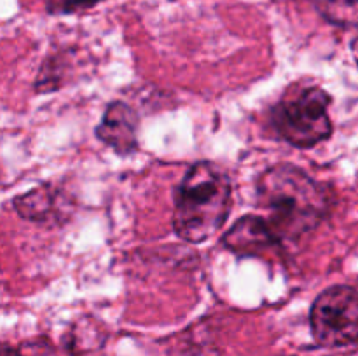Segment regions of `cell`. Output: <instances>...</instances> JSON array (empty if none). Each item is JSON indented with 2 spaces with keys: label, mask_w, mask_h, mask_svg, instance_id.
I'll return each instance as SVG.
<instances>
[{
  "label": "cell",
  "mask_w": 358,
  "mask_h": 356,
  "mask_svg": "<svg viewBox=\"0 0 358 356\" xmlns=\"http://www.w3.org/2000/svg\"><path fill=\"white\" fill-rule=\"evenodd\" d=\"M352 52H353V58H355L357 66H358V37L352 42Z\"/></svg>",
  "instance_id": "11"
},
{
  "label": "cell",
  "mask_w": 358,
  "mask_h": 356,
  "mask_svg": "<svg viewBox=\"0 0 358 356\" xmlns=\"http://www.w3.org/2000/svg\"><path fill=\"white\" fill-rule=\"evenodd\" d=\"M2 356H21V355H20V353L16 351V349L9 348V346H3V349H2Z\"/></svg>",
  "instance_id": "10"
},
{
  "label": "cell",
  "mask_w": 358,
  "mask_h": 356,
  "mask_svg": "<svg viewBox=\"0 0 358 356\" xmlns=\"http://www.w3.org/2000/svg\"><path fill=\"white\" fill-rule=\"evenodd\" d=\"M311 3L329 23L358 28V0H311Z\"/></svg>",
  "instance_id": "7"
},
{
  "label": "cell",
  "mask_w": 358,
  "mask_h": 356,
  "mask_svg": "<svg viewBox=\"0 0 358 356\" xmlns=\"http://www.w3.org/2000/svg\"><path fill=\"white\" fill-rule=\"evenodd\" d=\"M255 192L257 206L268 213L261 216L280 243L299 239L315 230L331 209L324 185L292 164L266 170L259 177Z\"/></svg>",
  "instance_id": "1"
},
{
  "label": "cell",
  "mask_w": 358,
  "mask_h": 356,
  "mask_svg": "<svg viewBox=\"0 0 358 356\" xmlns=\"http://www.w3.org/2000/svg\"><path fill=\"white\" fill-rule=\"evenodd\" d=\"M315 341L329 349L358 346V292L352 286H331L315 299L310 313Z\"/></svg>",
  "instance_id": "4"
},
{
  "label": "cell",
  "mask_w": 358,
  "mask_h": 356,
  "mask_svg": "<svg viewBox=\"0 0 358 356\" xmlns=\"http://www.w3.org/2000/svg\"><path fill=\"white\" fill-rule=\"evenodd\" d=\"M138 117L129 105L114 101L105 110L96 128V136L117 154H131L138 147Z\"/></svg>",
  "instance_id": "5"
},
{
  "label": "cell",
  "mask_w": 358,
  "mask_h": 356,
  "mask_svg": "<svg viewBox=\"0 0 358 356\" xmlns=\"http://www.w3.org/2000/svg\"><path fill=\"white\" fill-rule=\"evenodd\" d=\"M231 199L229 177L217 164H192L175 195V234L194 244L210 239L229 216Z\"/></svg>",
  "instance_id": "2"
},
{
  "label": "cell",
  "mask_w": 358,
  "mask_h": 356,
  "mask_svg": "<svg viewBox=\"0 0 358 356\" xmlns=\"http://www.w3.org/2000/svg\"><path fill=\"white\" fill-rule=\"evenodd\" d=\"M14 208L17 209L21 216L24 218L35 220V222H41V220L48 218L52 212V194L48 192L45 188H37V191H31L28 194L21 195V198L14 199Z\"/></svg>",
  "instance_id": "8"
},
{
  "label": "cell",
  "mask_w": 358,
  "mask_h": 356,
  "mask_svg": "<svg viewBox=\"0 0 358 356\" xmlns=\"http://www.w3.org/2000/svg\"><path fill=\"white\" fill-rule=\"evenodd\" d=\"M101 2H105V0H48L45 10L49 14H58L59 16V14H73L80 13V10H87Z\"/></svg>",
  "instance_id": "9"
},
{
  "label": "cell",
  "mask_w": 358,
  "mask_h": 356,
  "mask_svg": "<svg viewBox=\"0 0 358 356\" xmlns=\"http://www.w3.org/2000/svg\"><path fill=\"white\" fill-rule=\"evenodd\" d=\"M331 96L315 84L290 86L271 110V126L283 142L311 149L332 135L329 117Z\"/></svg>",
  "instance_id": "3"
},
{
  "label": "cell",
  "mask_w": 358,
  "mask_h": 356,
  "mask_svg": "<svg viewBox=\"0 0 358 356\" xmlns=\"http://www.w3.org/2000/svg\"><path fill=\"white\" fill-rule=\"evenodd\" d=\"M224 246L240 255H259L264 250L282 246L261 215H247L234 223L222 237Z\"/></svg>",
  "instance_id": "6"
}]
</instances>
